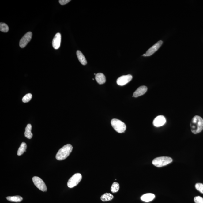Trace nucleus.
I'll use <instances>...</instances> for the list:
<instances>
[{
	"label": "nucleus",
	"instance_id": "17",
	"mask_svg": "<svg viewBox=\"0 0 203 203\" xmlns=\"http://www.w3.org/2000/svg\"><path fill=\"white\" fill-rule=\"evenodd\" d=\"M114 196L112 194L110 193H105L102 195L100 197V199L103 202H106V201H110L113 199Z\"/></svg>",
	"mask_w": 203,
	"mask_h": 203
},
{
	"label": "nucleus",
	"instance_id": "2",
	"mask_svg": "<svg viewBox=\"0 0 203 203\" xmlns=\"http://www.w3.org/2000/svg\"><path fill=\"white\" fill-rule=\"evenodd\" d=\"M73 147L70 144H67L59 150L56 156V158L59 161L66 159L72 152Z\"/></svg>",
	"mask_w": 203,
	"mask_h": 203
},
{
	"label": "nucleus",
	"instance_id": "18",
	"mask_svg": "<svg viewBox=\"0 0 203 203\" xmlns=\"http://www.w3.org/2000/svg\"><path fill=\"white\" fill-rule=\"evenodd\" d=\"M8 201L12 202H19L22 201L23 198L19 196H9L6 197Z\"/></svg>",
	"mask_w": 203,
	"mask_h": 203
},
{
	"label": "nucleus",
	"instance_id": "5",
	"mask_svg": "<svg viewBox=\"0 0 203 203\" xmlns=\"http://www.w3.org/2000/svg\"><path fill=\"white\" fill-rule=\"evenodd\" d=\"M81 175L79 173L74 174L69 180L67 182V186L69 188H72L77 185L81 180Z\"/></svg>",
	"mask_w": 203,
	"mask_h": 203
},
{
	"label": "nucleus",
	"instance_id": "22",
	"mask_svg": "<svg viewBox=\"0 0 203 203\" xmlns=\"http://www.w3.org/2000/svg\"><path fill=\"white\" fill-rule=\"evenodd\" d=\"M32 94L31 93L26 94L22 98L23 102H24V103H27V102H29L32 99Z\"/></svg>",
	"mask_w": 203,
	"mask_h": 203
},
{
	"label": "nucleus",
	"instance_id": "23",
	"mask_svg": "<svg viewBox=\"0 0 203 203\" xmlns=\"http://www.w3.org/2000/svg\"><path fill=\"white\" fill-rule=\"evenodd\" d=\"M195 188L200 192L203 194V184L202 183H197L195 185Z\"/></svg>",
	"mask_w": 203,
	"mask_h": 203
},
{
	"label": "nucleus",
	"instance_id": "11",
	"mask_svg": "<svg viewBox=\"0 0 203 203\" xmlns=\"http://www.w3.org/2000/svg\"><path fill=\"white\" fill-rule=\"evenodd\" d=\"M61 42V35L59 33L56 34L52 40V46L54 48L58 49L60 47Z\"/></svg>",
	"mask_w": 203,
	"mask_h": 203
},
{
	"label": "nucleus",
	"instance_id": "25",
	"mask_svg": "<svg viewBox=\"0 0 203 203\" xmlns=\"http://www.w3.org/2000/svg\"><path fill=\"white\" fill-rule=\"evenodd\" d=\"M70 1V0H59V4L62 5H64L67 4Z\"/></svg>",
	"mask_w": 203,
	"mask_h": 203
},
{
	"label": "nucleus",
	"instance_id": "6",
	"mask_svg": "<svg viewBox=\"0 0 203 203\" xmlns=\"http://www.w3.org/2000/svg\"><path fill=\"white\" fill-rule=\"evenodd\" d=\"M32 181L35 185L41 191H46L47 190V188L45 183L42 179L37 176H34L32 178Z\"/></svg>",
	"mask_w": 203,
	"mask_h": 203
},
{
	"label": "nucleus",
	"instance_id": "16",
	"mask_svg": "<svg viewBox=\"0 0 203 203\" xmlns=\"http://www.w3.org/2000/svg\"><path fill=\"white\" fill-rule=\"evenodd\" d=\"M31 130H32V125L30 124H28L25 128V131L24 132L25 137L28 139H31L32 137Z\"/></svg>",
	"mask_w": 203,
	"mask_h": 203
},
{
	"label": "nucleus",
	"instance_id": "19",
	"mask_svg": "<svg viewBox=\"0 0 203 203\" xmlns=\"http://www.w3.org/2000/svg\"><path fill=\"white\" fill-rule=\"evenodd\" d=\"M26 148H27V145H26V143L24 142L21 143L20 147L18 149V156H20L22 155L26 151Z\"/></svg>",
	"mask_w": 203,
	"mask_h": 203
},
{
	"label": "nucleus",
	"instance_id": "21",
	"mask_svg": "<svg viewBox=\"0 0 203 203\" xmlns=\"http://www.w3.org/2000/svg\"><path fill=\"white\" fill-rule=\"evenodd\" d=\"M9 26L4 23H0V31L3 32H7L9 31Z\"/></svg>",
	"mask_w": 203,
	"mask_h": 203
},
{
	"label": "nucleus",
	"instance_id": "10",
	"mask_svg": "<svg viewBox=\"0 0 203 203\" xmlns=\"http://www.w3.org/2000/svg\"><path fill=\"white\" fill-rule=\"evenodd\" d=\"M166 122V119L163 115H160L156 117L153 120V124L154 126L158 127L164 125Z\"/></svg>",
	"mask_w": 203,
	"mask_h": 203
},
{
	"label": "nucleus",
	"instance_id": "13",
	"mask_svg": "<svg viewBox=\"0 0 203 203\" xmlns=\"http://www.w3.org/2000/svg\"><path fill=\"white\" fill-rule=\"evenodd\" d=\"M95 78L97 83L100 85H102L106 82V77L103 73H98L96 74Z\"/></svg>",
	"mask_w": 203,
	"mask_h": 203
},
{
	"label": "nucleus",
	"instance_id": "4",
	"mask_svg": "<svg viewBox=\"0 0 203 203\" xmlns=\"http://www.w3.org/2000/svg\"><path fill=\"white\" fill-rule=\"evenodd\" d=\"M111 123L115 131L118 133H124L126 130V127L125 123L118 119H113L111 120Z\"/></svg>",
	"mask_w": 203,
	"mask_h": 203
},
{
	"label": "nucleus",
	"instance_id": "7",
	"mask_svg": "<svg viewBox=\"0 0 203 203\" xmlns=\"http://www.w3.org/2000/svg\"><path fill=\"white\" fill-rule=\"evenodd\" d=\"M32 34L31 32H28L21 39L19 46L21 48H24L27 45L32 37Z\"/></svg>",
	"mask_w": 203,
	"mask_h": 203
},
{
	"label": "nucleus",
	"instance_id": "3",
	"mask_svg": "<svg viewBox=\"0 0 203 203\" xmlns=\"http://www.w3.org/2000/svg\"><path fill=\"white\" fill-rule=\"evenodd\" d=\"M172 158L167 156H161L155 158L152 163L153 165L158 167L166 166L172 162Z\"/></svg>",
	"mask_w": 203,
	"mask_h": 203
},
{
	"label": "nucleus",
	"instance_id": "15",
	"mask_svg": "<svg viewBox=\"0 0 203 203\" xmlns=\"http://www.w3.org/2000/svg\"><path fill=\"white\" fill-rule=\"evenodd\" d=\"M77 55L78 60L80 61L81 63L83 65H85L87 64V61L85 56L82 54L80 51H77Z\"/></svg>",
	"mask_w": 203,
	"mask_h": 203
},
{
	"label": "nucleus",
	"instance_id": "12",
	"mask_svg": "<svg viewBox=\"0 0 203 203\" xmlns=\"http://www.w3.org/2000/svg\"><path fill=\"white\" fill-rule=\"evenodd\" d=\"M148 90L147 87L145 86H141L137 89L133 94V97H137L144 95Z\"/></svg>",
	"mask_w": 203,
	"mask_h": 203
},
{
	"label": "nucleus",
	"instance_id": "24",
	"mask_svg": "<svg viewBox=\"0 0 203 203\" xmlns=\"http://www.w3.org/2000/svg\"><path fill=\"white\" fill-rule=\"evenodd\" d=\"M194 201L195 203H203V198L200 196H196L194 197Z\"/></svg>",
	"mask_w": 203,
	"mask_h": 203
},
{
	"label": "nucleus",
	"instance_id": "14",
	"mask_svg": "<svg viewBox=\"0 0 203 203\" xmlns=\"http://www.w3.org/2000/svg\"><path fill=\"white\" fill-rule=\"evenodd\" d=\"M155 198V195L152 194H147L143 195L141 197V199L144 202H151Z\"/></svg>",
	"mask_w": 203,
	"mask_h": 203
},
{
	"label": "nucleus",
	"instance_id": "9",
	"mask_svg": "<svg viewBox=\"0 0 203 203\" xmlns=\"http://www.w3.org/2000/svg\"><path fill=\"white\" fill-rule=\"evenodd\" d=\"M132 78L133 77L131 75L122 76L117 80V83L119 85L123 86L129 82Z\"/></svg>",
	"mask_w": 203,
	"mask_h": 203
},
{
	"label": "nucleus",
	"instance_id": "20",
	"mask_svg": "<svg viewBox=\"0 0 203 203\" xmlns=\"http://www.w3.org/2000/svg\"><path fill=\"white\" fill-rule=\"evenodd\" d=\"M120 189V186L118 183L116 182H114L112 184L111 190L113 193H116L118 192Z\"/></svg>",
	"mask_w": 203,
	"mask_h": 203
},
{
	"label": "nucleus",
	"instance_id": "8",
	"mask_svg": "<svg viewBox=\"0 0 203 203\" xmlns=\"http://www.w3.org/2000/svg\"><path fill=\"white\" fill-rule=\"evenodd\" d=\"M162 44V41L161 40L158 41L154 45H153L152 47L150 49H148L146 52V54H143V56L146 57V56H150L152 55V54H154L155 52H156L160 48Z\"/></svg>",
	"mask_w": 203,
	"mask_h": 203
},
{
	"label": "nucleus",
	"instance_id": "1",
	"mask_svg": "<svg viewBox=\"0 0 203 203\" xmlns=\"http://www.w3.org/2000/svg\"><path fill=\"white\" fill-rule=\"evenodd\" d=\"M191 132L194 134H197L203 130V119L200 116L196 115L191 120L190 123Z\"/></svg>",
	"mask_w": 203,
	"mask_h": 203
}]
</instances>
